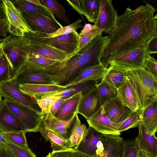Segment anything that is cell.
Wrapping results in <instances>:
<instances>
[{
	"instance_id": "cell-1",
	"label": "cell",
	"mask_w": 157,
	"mask_h": 157,
	"mask_svg": "<svg viewBox=\"0 0 157 157\" xmlns=\"http://www.w3.org/2000/svg\"><path fill=\"white\" fill-rule=\"evenodd\" d=\"M151 5H141L134 10L128 7L118 16L115 28L108 34L109 42L101 62L106 68L116 57L134 49L144 47L157 33V15Z\"/></svg>"
},
{
	"instance_id": "cell-2",
	"label": "cell",
	"mask_w": 157,
	"mask_h": 157,
	"mask_svg": "<svg viewBox=\"0 0 157 157\" xmlns=\"http://www.w3.org/2000/svg\"><path fill=\"white\" fill-rule=\"evenodd\" d=\"M109 41L108 36L99 35L64 60L62 67L53 75L54 82L65 86L77 77L81 69L101 63V56Z\"/></svg>"
},
{
	"instance_id": "cell-3",
	"label": "cell",
	"mask_w": 157,
	"mask_h": 157,
	"mask_svg": "<svg viewBox=\"0 0 157 157\" xmlns=\"http://www.w3.org/2000/svg\"><path fill=\"white\" fill-rule=\"evenodd\" d=\"M1 44L8 64L10 79H12L25 65L29 53V41L24 36L10 35L3 39Z\"/></svg>"
},
{
	"instance_id": "cell-4",
	"label": "cell",
	"mask_w": 157,
	"mask_h": 157,
	"mask_svg": "<svg viewBox=\"0 0 157 157\" xmlns=\"http://www.w3.org/2000/svg\"><path fill=\"white\" fill-rule=\"evenodd\" d=\"M132 78L138 97L139 109H142L157 100V76L143 67L125 72Z\"/></svg>"
},
{
	"instance_id": "cell-5",
	"label": "cell",
	"mask_w": 157,
	"mask_h": 157,
	"mask_svg": "<svg viewBox=\"0 0 157 157\" xmlns=\"http://www.w3.org/2000/svg\"><path fill=\"white\" fill-rule=\"evenodd\" d=\"M24 36L29 42L48 45L71 56L78 48L79 35L77 31L54 37H47L36 32L25 33Z\"/></svg>"
},
{
	"instance_id": "cell-6",
	"label": "cell",
	"mask_w": 157,
	"mask_h": 157,
	"mask_svg": "<svg viewBox=\"0 0 157 157\" xmlns=\"http://www.w3.org/2000/svg\"><path fill=\"white\" fill-rule=\"evenodd\" d=\"M150 55L145 46L134 49L110 61L108 68L125 73L143 67L145 59Z\"/></svg>"
},
{
	"instance_id": "cell-7",
	"label": "cell",
	"mask_w": 157,
	"mask_h": 157,
	"mask_svg": "<svg viewBox=\"0 0 157 157\" xmlns=\"http://www.w3.org/2000/svg\"><path fill=\"white\" fill-rule=\"evenodd\" d=\"M4 101L21 123L26 132H38L42 113L17 102L4 99Z\"/></svg>"
},
{
	"instance_id": "cell-8",
	"label": "cell",
	"mask_w": 157,
	"mask_h": 157,
	"mask_svg": "<svg viewBox=\"0 0 157 157\" xmlns=\"http://www.w3.org/2000/svg\"><path fill=\"white\" fill-rule=\"evenodd\" d=\"M19 84L14 78L0 83V93L4 99L10 100L24 105L37 112L42 113L41 108L34 97L30 96L22 92Z\"/></svg>"
},
{
	"instance_id": "cell-9",
	"label": "cell",
	"mask_w": 157,
	"mask_h": 157,
	"mask_svg": "<svg viewBox=\"0 0 157 157\" xmlns=\"http://www.w3.org/2000/svg\"><path fill=\"white\" fill-rule=\"evenodd\" d=\"M4 4L8 33L12 35L23 36L26 32H33L25 20L22 13L11 1L2 0Z\"/></svg>"
},
{
	"instance_id": "cell-10",
	"label": "cell",
	"mask_w": 157,
	"mask_h": 157,
	"mask_svg": "<svg viewBox=\"0 0 157 157\" xmlns=\"http://www.w3.org/2000/svg\"><path fill=\"white\" fill-rule=\"evenodd\" d=\"M23 16L33 32L49 34L63 27L56 19L36 13L22 12Z\"/></svg>"
},
{
	"instance_id": "cell-11",
	"label": "cell",
	"mask_w": 157,
	"mask_h": 157,
	"mask_svg": "<svg viewBox=\"0 0 157 157\" xmlns=\"http://www.w3.org/2000/svg\"><path fill=\"white\" fill-rule=\"evenodd\" d=\"M118 15L111 0H101L99 12L94 25L108 34L116 28Z\"/></svg>"
},
{
	"instance_id": "cell-12",
	"label": "cell",
	"mask_w": 157,
	"mask_h": 157,
	"mask_svg": "<svg viewBox=\"0 0 157 157\" xmlns=\"http://www.w3.org/2000/svg\"><path fill=\"white\" fill-rule=\"evenodd\" d=\"M123 140L119 136L103 134L95 157H121Z\"/></svg>"
},
{
	"instance_id": "cell-13",
	"label": "cell",
	"mask_w": 157,
	"mask_h": 157,
	"mask_svg": "<svg viewBox=\"0 0 157 157\" xmlns=\"http://www.w3.org/2000/svg\"><path fill=\"white\" fill-rule=\"evenodd\" d=\"M101 107L105 115L116 124L124 121L133 112L118 96L106 102Z\"/></svg>"
},
{
	"instance_id": "cell-14",
	"label": "cell",
	"mask_w": 157,
	"mask_h": 157,
	"mask_svg": "<svg viewBox=\"0 0 157 157\" xmlns=\"http://www.w3.org/2000/svg\"><path fill=\"white\" fill-rule=\"evenodd\" d=\"M19 84L57 85L53 79V75L42 71L33 70L24 65L13 78Z\"/></svg>"
},
{
	"instance_id": "cell-15",
	"label": "cell",
	"mask_w": 157,
	"mask_h": 157,
	"mask_svg": "<svg viewBox=\"0 0 157 157\" xmlns=\"http://www.w3.org/2000/svg\"><path fill=\"white\" fill-rule=\"evenodd\" d=\"M41 122L46 128L52 131L65 140L71 136L75 122V119L69 121L59 119L50 112L42 114Z\"/></svg>"
},
{
	"instance_id": "cell-16",
	"label": "cell",
	"mask_w": 157,
	"mask_h": 157,
	"mask_svg": "<svg viewBox=\"0 0 157 157\" xmlns=\"http://www.w3.org/2000/svg\"><path fill=\"white\" fill-rule=\"evenodd\" d=\"M125 75L122 84L117 89V96L126 106L136 111L139 108L138 97L131 78Z\"/></svg>"
},
{
	"instance_id": "cell-17",
	"label": "cell",
	"mask_w": 157,
	"mask_h": 157,
	"mask_svg": "<svg viewBox=\"0 0 157 157\" xmlns=\"http://www.w3.org/2000/svg\"><path fill=\"white\" fill-rule=\"evenodd\" d=\"M86 121L90 126L104 135L120 136L121 134L117 130L116 124L105 115L101 107Z\"/></svg>"
},
{
	"instance_id": "cell-18",
	"label": "cell",
	"mask_w": 157,
	"mask_h": 157,
	"mask_svg": "<svg viewBox=\"0 0 157 157\" xmlns=\"http://www.w3.org/2000/svg\"><path fill=\"white\" fill-rule=\"evenodd\" d=\"M29 41V53L28 56L63 61L71 56L63 51L50 46Z\"/></svg>"
},
{
	"instance_id": "cell-19",
	"label": "cell",
	"mask_w": 157,
	"mask_h": 157,
	"mask_svg": "<svg viewBox=\"0 0 157 157\" xmlns=\"http://www.w3.org/2000/svg\"><path fill=\"white\" fill-rule=\"evenodd\" d=\"M0 128L5 132H26L21 123L2 99L0 103Z\"/></svg>"
},
{
	"instance_id": "cell-20",
	"label": "cell",
	"mask_w": 157,
	"mask_h": 157,
	"mask_svg": "<svg viewBox=\"0 0 157 157\" xmlns=\"http://www.w3.org/2000/svg\"><path fill=\"white\" fill-rule=\"evenodd\" d=\"M64 60H55L41 57L28 56L25 65L29 69L54 75L62 67Z\"/></svg>"
},
{
	"instance_id": "cell-21",
	"label": "cell",
	"mask_w": 157,
	"mask_h": 157,
	"mask_svg": "<svg viewBox=\"0 0 157 157\" xmlns=\"http://www.w3.org/2000/svg\"><path fill=\"white\" fill-rule=\"evenodd\" d=\"M101 107L97 88L95 86L83 95L78 110V113L87 120Z\"/></svg>"
},
{
	"instance_id": "cell-22",
	"label": "cell",
	"mask_w": 157,
	"mask_h": 157,
	"mask_svg": "<svg viewBox=\"0 0 157 157\" xmlns=\"http://www.w3.org/2000/svg\"><path fill=\"white\" fill-rule=\"evenodd\" d=\"M87 132L78 145L73 149L92 157H95L97 145L102 134L89 126Z\"/></svg>"
},
{
	"instance_id": "cell-23",
	"label": "cell",
	"mask_w": 157,
	"mask_h": 157,
	"mask_svg": "<svg viewBox=\"0 0 157 157\" xmlns=\"http://www.w3.org/2000/svg\"><path fill=\"white\" fill-rule=\"evenodd\" d=\"M107 69L101 63L83 68L80 71L77 77L65 86L68 87L88 81L98 82L104 77Z\"/></svg>"
},
{
	"instance_id": "cell-24",
	"label": "cell",
	"mask_w": 157,
	"mask_h": 157,
	"mask_svg": "<svg viewBox=\"0 0 157 157\" xmlns=\"http://www.w3.org/2000/svg\"><path fill=\"white\" fill-rule=\"evenodd\" d=\"M139 133L136 137L139 149L145 151L154 157H157V142L154 136L140 122Z\"/></svg>"
},
{
	"instance_id": "cell-25",
	"label": "cell",
	"mask_w": 157,
	"mask_h": 157,
	"mask_svg": "<svg viewBox=\"0 0 157 157\" xmlns=\"http://www.w3.org/2000/svg\"><path fill=\"white\" fill-rule=\"evenodd\" d=\"M82 96L81 92L68 98L53 115L63 121L74 119L78 113V107Z\"/></svg>"
},
{
	"instance_id": "cell-26",
	"label": "cell",
	"mask_w": 157,
	"mask_h": 157,
	"mask_svg": "<svg viewBox=\"0 0 157 157\" xmlns=\"http://www.w3.org/2000/svg\"><path fill=\"white\" fill-rule=\"evenodd\" d=\"M19 89L25 94L32 97H40L59 92L67 87L57 85L20 84Z\"/></svg>"
},
{
	"instance_id": "cell-27",
	"label": "cell",
	"mask_w": 157,
	"mask_h": 157,
	"mask_svg": "<svg viewBox=\"0 0 157 157\" xmlns=\"http://www.w3.org/2000/svg\"><path fill=\"white\" fill-rule=\"evenodd\" d=\"M140 122L154 136L157 131V100L138 110Z\"/></svg>"
},
{
	"instance_id": "cell-28",
	"label": "cell",
	"mask_w": 157,
	"mask_h": 157,
	"mask_svg": "<svg viewBox=\"0 0 157 157\" xmlns=\"http://www.w3.org/2000/svg\"><path fill=\"white\" fill-rule=\"evenodd\" d=\"M38 131L42 134L46 142L50 141L52 151H62L71 149L67 145L66 140H63L52 131L46 128L41 122Z\"/></svg>"
},
{
	"instance_id": "cell-29",
	"label": "cell",
	"mask_w": 157,
	"mask_h": 157,
	"mask_svg": "<svg viewBox=\"0 0 157 157\" xmlns=\"http://www.w3.org/2000/svg\"><path fill=\"white\" fill-rule=\"evenodd\" d=\"M98 83V82L94 81H86L67 87L59 92L51 94L63 99L68 98L81 92L84 95L95 87Z\"/></svg>"
},
{
	"instance_id": "cell-30",
	"label": "cell",
	"mask_w": 157,
	"mask_h": 157,
	"mask_svg": "<svg viewBox=\"0 0 157 157\" xmlns=\"http://www.w3.org/2000/svg\"><path fill=\"white\" fill-rule=\"evenodd\" d=\"M11 1L21 12L36 13L55 18L53 13L47 7L42 4H35L29 2L28 0H15Z\"/></svg>"
},
{
	"instance_id": "cell-31",
	"label": "cell",
	"mask_w": 157,
	"mask_h": 157,
	"mask_svg": "<svg viewBox=\"0 0 157 157\" xmlns=\"http://www.w3.org/2000/svg\"><path fill=\"white\" fill-rule=\"evenodd\" d=\"M86 125L82 124L77 114L75 117L73 130L69 139L66 140L67 144L70 148H75L79 144L87 132Z\"/></svg>"
},
{
	"instance_id": "cell-32",
	"label": "cell",
	"mask_w": 157,
	"mask_h": 157,
	"mask_svg": "<svg viewBox=\"0 0 157 157\" xmlns=\"http://www.w3.org/2000/svg\"><path fill=\"white\" fill-rule=\"evenodd\" d=\"M95 86L101 107L109 100L117 96V89L109 85L103 78Z\"/></svg>"
},
{
	"instance_id": "cell-33",
	"label": "cell",
	"mask_w": 157,
	"mask_h": 157,
	"mask_svg": "<svg viewBox=\"0 0 157 157\" xmlns=\"http://www.w3.org/2000/svg\"><path fill=\"white\" fill-rule=\"evenodd\" d=\"M41 3L47 7L57 17L66 24H70V21L65 13L64 8L59 1L54 0H41Z\"/></svg>"
},
{
	"instance_id": "cell-34",
	"label": "cell",
	"mask_w": 157,
	"mask_h": 157,
	"mask_svg": "<svg viewBox=\"0 0 157 157\" xmlns=\"http://www.w3.org/2000/svg\"><path fill=\"white\" fill-rule=\"evenodd\" d=\"M125 75V73L109 67L103 78L109 85L117 89L122 84Z\"/></svg>"
},
{
	"instance_id": "cell-35",
	"label": "cell",
	"mask_w": 157,
	"mask_h": 157,
	"mask_svg": "<svg viewBox=\"0 0 157 157\" xmlns=\"http://www.w3.org/2000/svg\"><path fill=\"white\" fill-rule=\"evenodd\" d=\"M25 131L7 132L0 128V133L8 142L25 147H28Z\"/></svg>"
},
{
	"instance_id": "cell-36",
	"label": "cell",
	"mask_w": 157,
	"mask_h": 157,
	"mask_svg": "<svg viewBox=\"0 0 157 157\" xmlns=\"http://www.w3.org/2000/svg\"><path fill=\"white\" fill-rule=\"evenodd\" d=\"M101 0H85L86 18L90 22L95 23L98 17Z\"/></svg>"
},
{
	"instance_id": "cell-37",
	"label": "cell",
	"mask_w": 157,
	"mask_h": 157,
	"mask_svg": "<svg viewBox=\"0 0 157 157\" xmlns=\"http://www.w3.org/2000/svg\"><path fill=\"white\" fill-rule=\"evenodd\" d=\"M5 145L13 157H36L31 149L8 142Z\"/></svg>"
},
{
	"instance_id": "cell-38",
	"label": "cell",
	"mask_w": 157,
	"mask_h": 157,
	"mask_svg": "<svg viewBox=\"0 0 157 157\" xmlns=\"http://www.w3.org/2000/svg\"><path fill=\"white\" fill-rule=\"evenodd\" d=\"M139 150L136 137L123 140L121 157H137Z\"/></svg>"
},
{
	"instance_id": "cell-39",
	"label": "cell",
	"mask_w": 157,
	"mask_h": 157,
	"mask_svg": "<svg viewBox=\"0 0 157 157\" xmlns=\"http://www.w3.org/2000/svg\"><path fill=\"white\" fill-rule=\"evenodd\" d=\"M140 122L138 110L133 112L126 119L116 124L117 130L120 132L129 129L138 127Z\"/></svg>"
},
{
	"instance_id": "cell-40",
	"label": "cell",
	"mask_w": 157,
	"mask_h": 157,
	"mask_svg": "<svg viewBox=\"0 0 157 157\" xmlns=\"http://www.w3.org/2000/svg\"><path fill=\"white\" fill-rule=\"evenodd\" d=\"M82 20L78 19L76 21L69 25L61 27L53 33L47 34L40 33L43 36L47 37H54L62 35H67L76 30L79 28L83 27L81 24Z\"/></svg>"
},
{
	"instance_id": "cell-41",
	"label": "cell",
	"mask_w": 157,
	"mask_h": 157,
	"mask_svg": "<svg viewBox=\"0 0 157 157\" xmlns=\"http://www.w3.org/2000/svg\"><path fill=\"white\" fill-rule=\"evenodd\" d=\"M34 97L36 99L39 106L41 109L42 114L50 112L51 107L54 102L60 98L59 97L51 94Z\"/></svg>"
},
{
	"instance_id": "cell-42",
	"label": "cell",
	"mask_w": 157,
	"mask_h": 157,
	"mask_svg": "<svg viewBox=\"0 0 157 157\" xmlns=\"http://www.w3.org/2000/svg\"><path fill=\"white\" fill-rule=\"evenodd\" d=\"M102 31L96 28L86 32L81 35H79L78 48L77 51L80 50L86 44L98 36L101 35Z\"/></svg>"
},
{
	"instance_id": "cell-43",
	"label": "cell",
	"mask_w": 157,
	"mask_h": 157,
	"mask_svg": "<svg viewBox=\"0 0 157 157\" xmlns=\"http://www.w3.org/2000/svg\"><path fill=\"white\" fill-rule=\"evenodd\" d=\"M7 62L4 56L0 44V83L10 79Z\"/></svg>"
},
{
	"instance_id": "cell-44",
	"label": "cell",
	"mask_w": 157,
	"mask_h": 157,
	"mask_svg": "<svg viewBox=\"0 0 157 157\" xmlns=\"http://www.w3.org/2000/svg\"><path fill=\"white\" fill-rule=\"evenodd\" d=\"M143 67L152 75L157 76V61L150 55L145 59Z\"/></svg>"
},
{
	"instance_id": "cell-45",
	"label": "cell",
	"mask_w": 157,
	"mask_h": 157,
	"mask_svg": "<svg viewBox=\"0 0 157 157\" xmlns=\"http://www.w3.org/2000/svg\"><path fill=\"white\" fill-rule=\"evenodd\" d=\"M70 5L80 14L85 15L86 6L85 0H67Z\"/></svg>"
},
{
	"instance_id": "cell-46",
	"label": "cell",
	"mask_w": 157,
	"mask_h": 157,
	"mask_svg": "<svg viewBox=\"0 0 157 157\" xmlns=\"http://www.w3.org/2000/svg\"><path fill=\"white\" fill-rule=\"evenodd\" d=\"M146 49L150 55L157 52V33L155 34L148 41L145 45Z\"/></svg>"
},
{
	"instance_id": "cell-47",
	"label": "cell",
	"mask_w": 157,
	"mask_h": 157,
	"mask_svg": "<svg viewBox=\"0 0 157 157\" xmlns=\"http://www.w3.org/2000/svg\"><path fill=\"white\" fill-rule=\"evenodd\" d=\"M74 151L73 148L62 151H52L49 152L46 157H73Z\"/></svg>"
},
{
	"instance_id": "cell-48",
	"label": "cell",
	"mask_w": 157,
	"mask_h": 157,
	"mask_svg": "<svg viewBox=\"0 0 157 157\" xmlns=\"http://www.w3.org/2000/svg\"><path fill=\"white\" fill-rule=\"evenodd\" d=\"M68 98H59L56 100L51 107L50 112L54 115Z\"/></svg>"
},
{
	"instance_id": "cell-49",
	"label": "cell",
	"mask_w": 157,
	"mask_h": 157,
	"mask_svg": "<svg viewBox=\"0 0 157 157\" xmlns=\"http://www.w3.org/2000/svg\"><path fill=\"white\" fill-rule=\"evenodd\" d=\"M0 157H13L6 146L0 143Z\"/></svg>"
},
{
	"instance_id": "cell-50",
	"label": "cell",
	"mask_w": 157,
	"mask_h": 157,
	"mask_svg": "<svg viewBox=\"0 0 157 157\" xmlns=\"http://www.w3.org/2000/svg\"><path fill=\"white\" fill-rule=\"evenodd\" d=\"M8 33L6 21H0V37L5 38Z\"/></svg>"
},
{
	"instance_id": "cell-51",
	"label": "cell",
	"mask_w": 157,
	"mask_h": 157,
	"mask_svg": "<svg viewBox=\"0 0 157 157\" xmlns=\"http://www.w3.org/2000/svg\"><path fill=\"white\" fill-rule=\"evenodd\" d=\"M96 28H98L95 25H92L90 24L86 23L83 29L81 30L80 33L78 34L79 35L82 34L92 29Z\"/></svg>"
},
{
	"instance_id": "cell-52",
	"label": "cell",
	"mask_w": 157,
	"mask_h": 157,
	"mask_svg": "<svg viewBox=\"0 0 157 157\" xmlns=\"http://www.w3.org/2000/svg\"><path fill=\"white\" fill-rule=\"evenodd\" d=\"M5 7L2 0H0V21H6Z\"/></svg>"
},
{
	"instance_id": "cell-53",
	"label": "cell",
	"mask_w": 157,
	"mask_h": 157,
	"mask_svg": "<svg viewBox=\"0 0 157 157\" xmlns=\"http://www.w3.org/2000/svg\"><path fill=\"white\" fill-rule=\"evenodd\" d=\"M137 157H154L150 155L145 151L142 150H139Z\"/></svg>"
},
{
	"instance_id": "cell-54",
	"label": "cell",
	"mask_w": 157,
	"mask_h": 157,
	"mask_svg": "<svg viewBox=\"0 0 157 157\" xmlns=\"http://www.w3.org/2000/svg\"><path fill=\"white\" fill-rule=\"evenodd\" d=\"M73 157H92L81 152L75 151L73 153Z\"/></svg>"
},
{
	"instance_id": "cell-55",
	"label": "cell",
	"mask_w": 157,
	"mask_h": 157,
	"mask_svg": "<svg viewBox=\"0 0 157 157\" xmlns=\"http://www.w3.org/2000/svg\"><path fill=\"white\" fill-rule=\"evenodd\" d=\"M8 142L0 133V143L5 145Z\"/></svg>"
},
{
	"instance_id": "cell-56",
	"label": "cell",
	"mask_w": 157,
	"mask_h": 157,
	"mask_svg": "<svg viewBox=\"0 0 157 157\" xmlns=\"http://www.w3.org/2000/svg\"><path fill=\"white\" fill-rule=\"evenodd\" d=\"M28 1L29 2L38 5H42L40 1V0H28Z\"/></svg>"
},
{
	"instance_id": "cell-57",
	"label": "cell",
	"mask_w": 157,
	"mask_h": 157,
	"mask_svg": "<svg viewBox=\"0 0 157 157\" xmlns=\"http://www.w3.org/2000/svg\"><path fill=\"white\" fill-rule=\"evenodd\" d=\"M3 40V39H2L0 37V44H1Z\"/></svg>"
},
{
	"instance_id": "cell-58",
	"label": "cell",
	"mask_w": 157,
	"mask_h": 157,
	"mask_svg": "<svg viewBox=\"0 0 157 157\" xmlns=\"http://www.w3.org/2000/svg\"><path fill=\"white\" fill-rule=\"evenodd\" d=\"M2 97V96L1 95V93H0V102H1V100H2V98H1Z\"/></svg>"
}]
</instances>
